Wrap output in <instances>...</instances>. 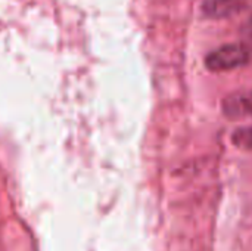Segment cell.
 I'll list each match as a JSON object with an SVG mask.
<instances>
[{"label": "cell", "instance_id": "3957f363", "mask_svg": "<svg viewBox=\"0 0 252 251\" xmlns=\"http://www.w3.org/2000/svg\"><path fill=\"white\" fill-rule=\"evenodd\" d=\"M248 0H204L201 12L210 19H224L239 13Z\"/></svg>", "mask_w": 252, "mask_h": 251}, {"label": "cell", "instance_id": "7a4b0ae2", "mask_svg": "<svg viewBox=\"0 0 252 251\" xmlns=\"http://www.w3.org/2000/svg\"><path fill=\"white\" fill-rule=\"evenodd\" d=\"M221 112L230 121L252 118V89L227 95L221 102Z\"/></svg>", "mask_w": 252, "mask_h": 251}, {"label": "cell", "instance_id": "277c9868", "mask_svg": "<svg viewBox=\"0 0 252 251\" xmlns=\"http://www.w3.org/2000/svg\"><path fill=\"white\" fill-rule=\"evenodd\" d=\"M232 143L241 151H252V126H244L232 133Z\"/></svg>", "mask_w": 252, "mask_h": 251}, {"label": "cell", "instance_id": "6da1fadb", "mask_svg": "<svg viewBox=\"0 0 252 251\" xmlns=\"http://www.w3.org/2000/svg\"><path fill=\"white\" fill-rule=\"evenodd\" d=\"M248 61V49L239 43H230L210 52L205 56V67L211 72H226L245 65Z\"/></svg>", "mask_w": 252, "mask_h": 251}]
</instances>
